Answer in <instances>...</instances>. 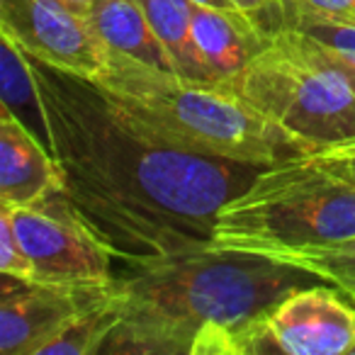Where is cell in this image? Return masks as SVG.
Segmentation results:
<instances>
[{
	"label": "cell",
	"instance_id": "484cf974",
	"mask_svg": "<svg viewBox=\"0 0 355 355\" xmlns=\"http://www.w3.org/2000/svg\"><path fill=\"white\" fill-rule=\"evenodd\" d=\"M348 295H355V292H348Z\"/></svg>",
	"mask_w": 355,
	"mask_h": 355
},
{
	"label": "cell",
	"instance_id": "603a6c76",
	"mask_svg": "<svg viewBox=\"0 0 355 355\" xmlns=\"http://www.w3.org/2000/svg\"><path fill=\"white\" fill-rule=\"evenodd\" d=\"M61 3H66V6H69V8H73V10L85 12V15H88V12H90V8H93V3H95V0H61Z\"/></svg>",
	"mask_w": 355,
	"mask_h": 355
},
{
	"label": "cell",
	"instance_id": "d4e9b609",
	"mask_svg": "<svg viewBox=\"0 0 355 355\" xmlns=\"http://www.w3.org/2000/svg\"><path fill=\"white\" fill-rule=\"evenodd\" d=\"M350 300H353V302H355V295H350Z\"/></svg>",
	"mask_w": 355,
	"mask_h": 355
},
{
	"label": "cell",
	"instance_id": "7a4b0ae2",
	"mask_svg": "<svg viewBox=\"0 0 355 355\" xmlns=\"http://www.w3.org/2000/svg\"><path fill=\"white\" fill-rule=\"evenodd\" d=\"M321 282L280 258L243 251H200L129 266L114 277L119 324L100 355H190L198 334L224 326L236 338L285 295Z\"/></svg>",
	"mask_w": 355,
	"mask_h": 355
},
{
	"label": "cell",
	"instance_id": "3957f363",
	"mask_svg": "<svg viewBox=\"0 0 355 355\" xmlns=\"http://www.w3.org/2000/svg\"><path fill=\"white\" fill-rule=\"evenodd\" d=\"M93 83L144 129L185 151L266 168L314 153L229 85L190 80L114 51Z\"/></svg>",
	"mask_w": 355,
	"mask_h": 355
},
{
	"label": "cell",
	"instance_id": "8fae6325",
	"mask_svg": "<svg viewBox=\"0 0 355 355\" xmlns=\"http://www.w3.org/2000/svg\"><path fill=\"white\" fill-rule=\"evenodd\" d=\"M193 40L212 73L214 83L229 85L270 37L246 15L195 6Z\"/></svg>",
	"mask_w": 355,
	"mask_h": 355
},
{
	"label": "cell",
	"instance_id": "5b68a950",
	"mask_svg": "<svg viewBox=\"0 0 355 355\" xmlns=\"http://www.w3.org/2000/svg\"><path fill=\"white\" fill-rule=\"evenodd\" d=\"M229 88L314 151L355 139L353 76L295 30L275 32Z\"/></svg>",
	"mask_w": 355,
	"mask_h": 355
},
{
	"label": "cell",
	"instance_id": "7c38bea8",
	"mask_svg": "<svg viewBox=\"0 0 355 355\" xmlns=\"http://www.w3.org/2000/svg\"><path fill=\"white\" fill-rule=\"evenodd\" d=\"M88 17L110 51L173 71L171 56L151 30L141 0H95Z\"/></svg>",
	"mask_w": 355,
	"mask_h": 355
},
{
	"label": "cell",
	"instance_id": "e0dca14e",
	"mask_svg": "<svg viewBox=\"0 0 355 355\" xmlns=\"http://www.w3.org/2000/svg\"><path fill=\"white\" fill-rule=\"evenodd\" d=\"M277 258L311 272L321 282H331L343 292H355V239L329 246L302 248Z\"/></svg>",
	"mask_w": 355,
	"mask_h": 355
},
{
	"label": "cell",
	"instance_id": "7402d4cb",
	"mask_svg": "<svg viewBox=\"0 0 355 355\" xmlns=\"http://www.w3.org/2000/svg\"><path fill=\"white\" fill-rule=\"evenodd\" d=\"M195 6L202 8H214V10H227V12H243L241 8L236 6V0H193Z\"/></svg>",
	"mask_w": 355,
	"mask_h": 355
},
{
	"label": "cell",
	"instance_id": "30bf717a",
	"mask_svg": "<svg viewBox=\"0 0 355 355\" xmlns=\"http://www.w3.org/2000/svg\"><path fill=\"white\" fill-rule=\"evenodd\" d=\"M61 190L64 175L54 153L12 114L0 112V205L32 207Z\"/></svg>",
	"mask_w": 355,
	"mask_h": 355
},
{
	"label": "cell",
	"instance_id": "277c9868",
	"mask_svg": "<svg viewBox=\"0 0 355 355\" xmlns=\"http://www.w3.org/2000/svg\"><path fill=\"white\" fill-rule=\"evenodd\" d=\"M355 239V185L331 175L311 156L261 173L217 214L209 248L285 256Z\"/></svg>",
	"mask_w": 355,
	"mask_h": 355
},
{
	"label": "cell",
	"instance_id": "9c48e42d",
	"mask_svg": "<svg viewBox=\"0 0 355 355\" xmlns=\"http://www.w3.org/2000/svg\"><path fill=\"white\" fill-rule=\"evenodd\" d=\"M0 287V353L42 355L76 316L98 304L110 285H46L3 272Z\"/></svg>",
	"mask_w": 355,
	"mask_h": 355
},
{
	"label": "cell",
	"instance_id": "cb8c5ba5",
	"mask_svg": "<svg viewBox=\"0 0 355 355\" xmlns=\"http://www.w3.org/2000/svg\"><path fill=\"white\" fill-rule=\"evenodd\" d=\"M350 76H353V90H355V71H350Z\"/></svg>",
	"mask_w": 355,
	"mask_h": 355
},
{
	"label": "cell",
	"instance_id": "ac0fdd59",
	"mask_svg": "<svg viewBox=\"0 0 355 355\" xmlns=\"http://www.w3.org/2000/svg\"><path fill=\"white\" fill-rule=\"evenodd\" d=\"M0 272L35 282L32 263L25 256V251H22L20 241H17L15 229H12L10 222V212L3 205H0Z\"/></svg>",
	"mask_w": 355,
	"mask_h": 355
},
{
	"label": "cell",
	"instance_id": "d6986e66",
	"mask_svg": "<svg viewBox=\"0 0 355 355\" xmlns=\"http://www.w3.org/2000/svg\"><path fill=\"white\" fill-rule=\"evenodd\" d=\"M309 156L314 158L324 171H329L331 175L355 185V139L331 144V146L319 148V151L309 153Z\"/></svg>",
	"mask_w": 355,
	"mask_h": 355
},
{
	"label": "cell",
	"instance_id": "4fadbf2b",
	"mask_svg": "<svg viewBox=\"0 0 355 355\" xmlns=\"http://www.w3.org/2000/svg\"><path fill=\"white\" fill-rule=\"evenodd\" d=\"M0 112L12 114L51 151L49 117L35 66L6 32H0Z\"/></svg>",
	"mask_w": 355,
	"mask_h": 355
},
{
	"label": "cell",
	"instance_id": "44dd1931",
	"mask_svg": "<svg viewBox=\"0 0 355 355\" xmlns=\"http://www.w3.org/2000/svg\"><path fill=\"white\" fill-rule=\"evenodd\" d=\"M287 6L331 17L336 22L355 25V0H282Z\"/></svg>",
	"mask_w": 355,
	"mask_h": 355
},
{
	"label": "cell",
	"instance_id": "6da1fadb",
	"mask_svg": "<svg viewBox=\"0 0 355 355\" xmlns=\"http://www.w3.org/2000/svg\"><path fill=\"white\" fill-rule=\"evenodd\" d=\"M32 66L64 175L61 193L127 266L207 248L219 209L266 171L171 146L90 78L35 59Z\"/></svg>",
	"mask_w": 355,
	"mask_h": 355
},
{
	"label": "cell",
	"instance_id": "52a82bcc",
	"mask_svg": "<svg viewBox=\"0 0 355 355\" xmlns=\"http://www.w3.org/2000/svg\"><path fill=\"white\" fill-rule=\"evenodd\" d=\"M355 302L331 282L285 295L243 334L241 355H350Z\"/></svg>",
	"mask_w": 355,
	"mask_h": 355
},
{
	"label": "cell",
	"instance_id": "ffe728a7",
	"mask_svg": "<svg viewBox=\"0 0 355 355\" xmlns=\"http://www.w3.org/2000/svg\"><path fill=\"white\" fill-rule=\"evenodd\" d=\"M236 6L266 32L272 37L282 30V0H236Z\"/></svg>",
	"mask_w": 355,
	"mask_h": 355
},
{
	"label": "cell",
	"instance_id": "ba28073f",
	"mask_svg": "<svg viewBox=\"0 0 355 355\" xmlns=\"http://www.w3.org/2000/svg\"><path fill=\"white\" fill-rule=\"evenodd\" d=\"M0 32L30 59L66 73L98 78L110 49L85 12L61 0H0Z\"/></svg>",
	"mask_w": 355,
	"mask_h": 355
},
{
	"label": "cell",
	"instance_id": "5bb4252c",
	"mask_svg": "<svg viewBox=\"0 0 355 355\" xmlns=\"http://www.w3.org/2000/svg\"><path fill=\"white\" fill-rule=\"evenodd\" d=\"M151 30L171 56L173 71L183 78L214 83L202 54L193 40V0H141Z\"/></svg>",
	"mask_w": 355,
	"mask_h": 355
},
{
	"label": "cell",
	"instance_id": "8992f818",
	"mask_svg": "<svg viewBox=\"0 0 355 355\" xmlns=\"http://www.w3.org/2000/svg\"><path fill=\"white\" fill-rule=\"evenodd\" d=\"M8 207V205H3ZM15 236L32 263L35 282L110 285L112 251L88 229L64 193L32 207H8Z\"/></svg>",
	"mask_w": 355,
	"mask_h": 355
},
{
	"label": "cell",
	"instance_id": "9a60e30c",
	"mask_svg": "<svg viewBox=\"0 0 355 355\" xmlns=\"http://www.w3.org/2000/svg\"><path fill=\"white\" fill-rule=\"evenodd\" d=\"M117 324L119 309L112 282L107 297L85 309L80 316H76L49 345H44L42 355H100V348Z\"/></svg>",
	"mask_w": 355,
	"mask_h": 355
},
{
	"label": "cell",
	"instance_id": "2e32d148",
	"mask_svg": "<svg viewBox=\"0 0 355 355\" xmlns=\"http://www.w3.org/2000/svg\"><path fill=\"white\" fill-rule=\"evenodd\" d=\"M282 6H285L282 8V30H295L309 37L334 61H338L348 71H355V25L336 22L331 17L300 10V8H292L287 3H282Z\"/></svg>",
	"mask_w": 355,
	"mask_h": 355
}]
</instances>
